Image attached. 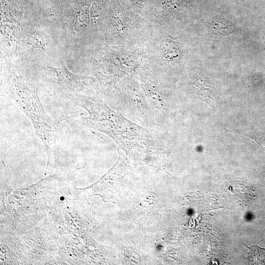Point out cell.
<instances>
[{
	"label": "cell",
	"mask_w": 265,
	"mask_h": 265,
	"mask_svg": "<svg viewBox=\"0 0 265 265\" xmlns=\"http://www.w3.org/2000/svg\"><path fill=\"white\" fill-rule=\"evenodd\" d=\"M195 91L198 90L197 94L199 96H202L204 100L212 106H215V97L212 90V88L209 85L207 81L205 79L199 80L198 81L195 82Z\"/></svg>",
	"instance_id": "5b68a950"
},
{
	"label": "cell",
	"mask_w": 265,
	"mask_h": 265,
	"mask_svg": "<svg viewBox=\"0 0 265 265\" xmlns=\"http://www.w3.org/2000/svg\"><path fill=\"white\" fill-rule=\"evenodd\" d=\"M2 69L3 91L31 121L50 159L56 152L59 121L53 120L45 111L38 95L40 85L34 79L18 73L14 65L7 60Z\"/></svg>",
	"instance_id": "7a4b0ae2"
},
{
	"label": "cell",
	"mask_w": 265,
	"mask_h": 265,
	"mask_svg": "<svg viewBox=\"0 0 265 265\" xmlns=\"http://www.w3.org/2000/svg\"><path fill=\"white\" fill-rule=\"evenodd\" d=\"M61 63L60 67H56L46 61L37 62L33 66V79L41 86H47L54 95L65 99L70 95L81 94L92 80L72 73Z\"/></svg>",
	"instance_id": "3957f363"
},
{
	"label": "cell",
	"mask_w": 265,
	"mask_h": 265,
	"mask_svg": "<svg viewBox=\"0 0 265 265\" xmlns=\"http://www.w3.org/2000/svg\"><path fill=\"white\" fill-rule=\"evenodd\" d=\"M67 100L84 108L83 125L106 133L131 157L139 162L157 165L164 156L160 141L146 129L125 118L97 98L74 94Z\"/></svg>",
	"instance_id": "6da1fadb"
},
{
	"label": "cell",
	"mask_w": 265,
	"mask_h": 265,
	"mask_svg": "<svg viewBox=\"0 0 265 265\" xmlns=\"http://www.w3.org/2000/svg\"><path fill=\"white\" fill-rule=\"evenodd\" d=\"M246 246L249 249L247 259L250 264L265 265V248H261L257 245Z\"/></svg>",
	"instance_id": "8992f818"
},
{
	"label": "cell",
	"mask_w": 265,
	"mask_h": 265,
	"mask_svg": "<svg viewBox=\"0 0 265 265\" xmlns=\"http://www.w3.org/2000/svg\"><path fill=\"white\" fill-rule=\"evenodd\" d=\"M51 45L50 38L42 28L39 21L30 19L21 22L17 53L26 59L35 49H40L49 53Z\"/></svg>",
	"instance_id": "277c9868"
}]
</instances>
